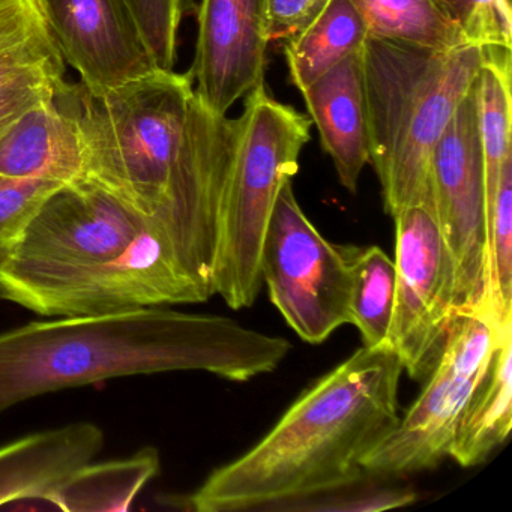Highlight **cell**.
Returning a JSON list of instances; mask_svg holds the SVG:
<instances>
[{"instance_id": "cell-4", "label": "cell", "mask_w": 512, "mask_h": 512, "mask_svg": "<svg viewBox=\"0 0 512 512\" xmlns=\"http://www.w3.org/2000/svg\"><path fill=\"white\" fill-rule=\"evenodd\" d=\"M485 47L436 52L377 38L365 43L370 164L391 217L413 205L433 208L431 155L472 89Z\"/></svg>"}, {"instance_id": "cell-19", "label": "cell", "mask_w": 512, "mask_h": 512, "mask_svg": "<svg viewBox=\"0 0 512 512\" xmlns=\"http://www.w3.org/2000/svg\"><path fill=\"white\" fill-rule=\"evenodd\" d=\"M511 64V49L487 46L484 64L475 82L488 217L503 163L512 154Z\"/></svg>"}, {"instance_id": "cell-18", "label": "cell", "mask_w": 512, "mask_h": 512, "mask_svg": "<svg viewBox=\"0 0 512 512\" xmlns=\"http://www.w3.org/2000/svg\"><path fill=\"white\" fill-rule=\"evenodd\" d=\"M367 26L350 0H331L298 37L283 44L290 80L304 91L323 74L364 49Z\"/></svg>"}, {"instance_id": "cell-22", "label": "cell", "mask_w": 512, "mask_h": 512, "mask_svg": "<svg viewBox=\"0 0 512 512\" xmlns=\"http://www.w3.org/2000/svg\"><path fill=\"white\" fill-rule=\"evenodd\" d=\"M344 250L352 271L350 323L361 332L364 346H386L397 286L395 262L374 245Z\"/></svg>"}, {"instance_id": "cell-23", "label": "cell", "mask_w": 512, "mask_h": 512, "mask_svg": "<svg viewBox=\"0 0 512 512\" xmlns=\"http://www.w3.org/2000/svg\"><path fill=\"white\" fill-rule=\"evenodd\" d=\"M484 316L497 329L512 323V154L503 163L488 217Z\"/></svg>"}, {"instance_id": "cell-6", "label": "cell", "mask_w": 512, "mask_h": 512, "mask_svg": "<svg viewBox=\"0 0 512 512\" xmlns=\"http://www.w3.org/2000/svg\"><path fill=\"white\" fill-rule=\"evenodd\" d=\"M239 124L211 272L212 295L233 310L250 308L262 289L260 259L269 218L281 187L298 173L313 122L272 98L260 83L245 98Z\"/></svg>"}, {"instance_id": "cell-5", "label": "cell", "mask_w": 512, "mask_h": 512, "mask_svg": "<svg viewBox=\"0 0 512 512\" xmlns=\"http://www.w3.org/2000/svg\"><path fill=\"white\" fill-rule=\"evenodd\" d=\"M55 98L79 128L83 181L148 218L164 235L194 98L190 74L155 70L103 92L65 83Z\"/></svg>"}, {"instance_id": "cell-9", "label": "cell", "mask_w": 512, "mask_h": 512, "mask_svg": "<svg viewBox=\"0 0 512 512\" xmlns=\"http://www.w3.org/2000/svg\"><path fill=\"white\" fill-rule=\"evenodd\" d=\"M394 311L386 346L412 379H427L458 314L457 268L433 208L413 205L395 215Z\"/></svg>"}, {"instance_id": "cell-29", "label": "cell", "mask_w": 512, "mask_h": 512, "mask_svg": "<svg viewBox=\"0 0 512 512\" xmlns=\"http://www.w3.org/2000/svg\"><path fill=\"white\" fill-rule=\"evenodd\" d=\"M331 0H266V37L269 44L289 43L305 31Z\"/></svg>"}, {"instance_id": "cell-14", "label": "cell", "mask_w": 512, "mask_h": 512, "mask_svg": "<svg viewBox=\"0 0 512 512\" xmlns=\"http://www.w3.org/2000/svg\"><path fill=\"white\" fill-rule=\"evenodd\" d=\"M103 446V430L86 421L38 431L0 446V506L26 499L47 502Z\"/></svg>"}, {"instance_id": "cell-15", "label": "cell", "mask_w": 512, "mask_h": 512, "mask_svg": "<svg viewBox=\"0 0 512 512\" xmlns=\"http://www.w3.org/2000/svg\"><path fill=\"white\" fill-rule=\"evenodd\" d=\"M0 175L62 185L83 181L79 128L56 98L26 113L0 139Z\"/></svg>"}, {"instance_id": "cell-10", "label": "cell", "mask_w": 512, "mask_h": 512, "mask_svg": "<svg viewBox=\"0 0 512 512\" xmlns=\"http://www.w3.org/2000/svg\"><path fill=\"white\" fill-rule=\"evenodd\" d=\"M431 191L434 217L457 268L458 311L484 316L488 205L475 83L434 146Z\"/></svg>"}, {"instance_id": "cell-8", "label": "cell", "mask_w": 512, "mask_h": 512, "mask_svg": "<svg viewBox=\"0 0 512 512\" xmlns=\"http://www.w3.org/2000/svg\"><path fill=\"white\" fill-rule=\"evenodd\" d=\"M502 331L481 314H458L418 400L362 460V467L395 478L433 469L448 457L464 410L490 367Z\"/></svg>"}, {"instance_id": "cell-25", "label": "cell", "mask_w": 512, "mask_h": 512, "mask_svg": "<svg viewBox=\"0 0 512 512\" xmlns=\"http://www.w3.org/2000/svg\"><path fill=\"white\" fill-rule=\"evenodd\" d=\"M158 70L173 71L178 61L179 29L196 13L194 0H125Z\"/></svg>"}, {"instance_id": "cell-2", "label": "cell", "mask_w": 512, "mask_h": 512, "mask_svg": "<svg viewBox=\"0 0 512 512\" xmlns=\"http://www.w3.org/2000/svg\"><path fill=\"white\" fill-rule=\"evenodd\" d=\"M292 344L233 319L163 307L67 316L0 332V413L116 377L206 371L245 382L280 367Z\"/></svg>"}, {"instance_id": "cell-26", "label": "cell", "mask_w": 512, "mask_h": 512, "mask_svg": "<svg viewBox=\"0 0 512 512\" xmlns=\"http://www.w3.org/2000/svg\"><path fill=\"white\" fill-rule=\"evenodd\" d=\"M62 184L0 175V262L7 259L44 203Z\"/></svg>"}, {"instance_id": "cell-16", "label": "cell", "mask_w": 512, "mask_h": 512, "mask_svg": "<svg viewBox=\"0 0 512 512\" xmlns=\"http://www.w3.org/2000/svg\"><path fill=\"white\" fill-rule=\"evenodd\" d=\"M512 425V325L500 332L490 367L470 398L449 457L461 467L487 460L511 431Z\"/></svg>"}, {"instance_id": "cell-12", "label": "cell", "mask_w": 512, "mask_h": 512, "mask_svg": "<svg viewBox=\"0 0 512 512\" xmlns=\"http://www.w3.org/2000/svg\"><path fill=\"white\" fill-rule=\"evenodd\" d=\"M196 14V55L188 74L200 103L226 116L265 79L266 0H202Z\"/></svg>"}, {"instance_id": "cell-3", "label": "cell", "mask_w": 512, "mask_h": 512, "mask_svg": "<svg viewBox=\"0 0 512 512\" xmlns=\"http://www.w3.org/2000/svg\"><path fill=\"white\" fill-rule=\"evenodd\" d=\"M404 368L388 346H362L305 389L250 451L215 469L188 508L286 511L361 478L362 460L397 427Z\"/></svg>"}, {"instance_id": "cell-13", "label": "cell", "mask_w": 512, "mask_h": 512, "mask_svg": "<svg viewBox=\"0 0 512 512\" xmlns=\"http://www.w3.org/2000/svg\"><path fill=\"white\" fill-rule=\"evenodd\" d=\"M302 97L340 184L356 194L359 176L371 161L364 49L323 74Z\"/></svg>"}, {"instance_id": "cell-24", "label": "cell", "mask_w": 512, "mask_h": 512, "mask_svg": "<svg viewBox=\"0 0 512 512\" xmlns=\"http://www.w3.org/2000/svg\"><path fill=\"white\" fill-rule=\"evenodd\" d=\"M388 475L368 472L350 484L287 506L286 511L373 512L415 502L416 493L404 485L386 484Z\"/></svg>"}, {"instance_id": "cell-28", "label": "cell", "mask_w": 512, "mask_h": 512, "mask_svg": "<svg viewBox=\"0 0 512 512\" xmlns=\"http://www.w3.org/2000/svg\"><path fill=\"white\" fill-rule=\"evenodd\" d=\"M64 85V76L46 71H34L0 82V139L26 113L53 100Z\"/></svg>"}, {"instance_id": "cell-21", "label": "cell", "mask_w": 512, "mask_h": 512, "mask_svg": "<svg viewBox=\"0 0 512 512\" xmlns=\"http://www.w3.org/2000/svg\"><path fill=\"white\" fill-rule=\"evenodd\" d=\"M34 71L65 74L41 0H0V82Z\"/></svg>"}, {"instance_id": "cell-11", "label": "cell", "mask_w": 512, "mask_h": 512, "mask_svg": "<svg viewBox=\"0 0 512 512\" xmlns=\"http://www.w3.org/2000/svg\"><path fill=\"white\" fill-rule=\"evenodd\" d=\"M41 7L62 59L88 91L158 70L125 0H41Z\"/></svg>"}, {"instance_id": "cell-27", "label": "cell", "mask_w": 512, "mask_h": 512, "mask_svg": "<svg viewBox=\"0 0 512 512\" xmlns=\"http://www.w3.org/2000/svg\"><path fill=\"white\" fill-rule=\"evenodd\" d=\"M476 46L512 49L509 0H433Z\"/></svg>"}, {"instance_id": "cell-7", "label": "cell", "mask_w": 512, "mask_h": 512, "mask_svg": "<svg viewBox=\"0 0 512 512\" xmlns=\"http://www.w3.org/2000/svg\"><path fill=\"white\" fill-rule=\"evenodd\" d=\"M269 299L287 325L310 344H322L350 323L352 271L346 250L308 220L287 181L269 218L260 259Z\"/></svg>"}, {"instance_id": "cell-20", "label": "cell", "mask_w": 512, "mask_h": 512, "mask_svg": "<svg viewBox=\"0 0 512 512\" xmlns=\"http://www.w3.org/2000/svg\"><path fill=\"white\" fill-rule=\"evenodd\" d=\"M364 19L368 38L436 52L472 46L457 23L433 0H350Z\"/></svg>"}, {"instance_id": "cell-17", "label": "cell", "mask_w": 512, "mask_h": 512, "mask_svg": "<svg viewBox=\"0 0 512 512\" xmlns=\"http://www.w3.org/2000/svg\"><path fill=\"white\" fill-rule=\"evenodd\" d=\"M160 472V454L152 446L124 460L88 463L74 472L47 502L65 512H124Z\"/></svg>"}, {"instance_id": "cell-1", "label": "cell", "mask_w": 512, "mask_h": 512, "mask_svg": "<svg viewBox=\"0 0 512 512\" xmlns=\"http://www.w3.org/2000/svg\"><path fill=\"white\" fill-rule=\"evenodd\" d=\"M209 298L152 221L85 181L55 191L0 262V299L44 317Z\"/></svg>"}]
</instances>
